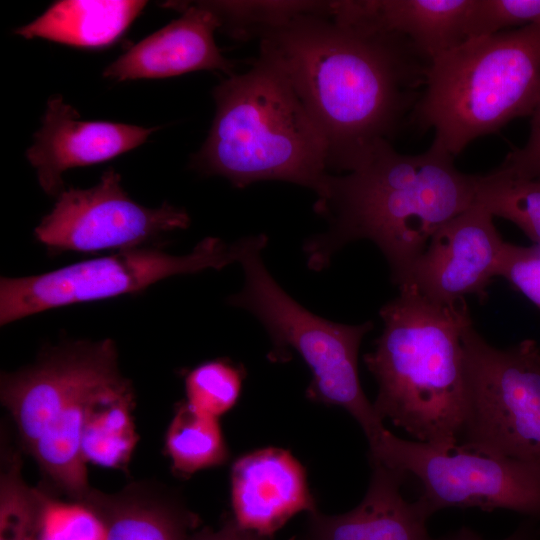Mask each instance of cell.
Returning a JSON list of instances; mask_svg holds the SVG:
<instances>
[{
    "mask_svg": "<svg viewBox=\"0 0 540 540\" xmlns=\"http://www.w3.org/2000/svg\"><path fill=\"white\" fill-rule=\"evenodd\" d=\"M331 5L266 32L260 54L321 130L329 169L348 172L410 124L431 61L405 36L333 14Z\"/></svg>",
    "mask_w": 540,
    "mask_h": 540,
    "instance_id": "6da1fadb",
    "label": "cell"
},
{
    "mask_svg": "<svg viewBox=\"0 0 540 540\" xmlns=\"http://www.w3.org/2000/svg\"><path fill=\"white\" fill-rule=\"evenodd\" d=\"M454 158L434 142L407 155L383 141L352 170L329 174L314 204L328 229L305 241L308 267L321 271L343 246L365 239L404 286L432 236L475 200V175L459 171Z\"/></svg>",
    "mask_w": 540,
    "mask_h": 540,
    "instance_id": "7a4b0ae2",
    "label": "cell"
},
{
    "mask_svg": "<svg viewBox=\"0 0 540 540\" xmlns=\"http://www.w3.org/2000/svg\"><path fill=\"white\" fill-rule=\"evenodd\" d=\"M379 313L382 333L364 355L378 384L377 415L418 442L454 449L467 414L462 336L472 320L466 302L439 304L404 286Z\"/></svg>",
    "mask_w": 540,
    "mask_h": 540,
    "instance_id": "3957f363",
    "label": "cell"
},
{
    "mask_svg": "<svg viewBox=\"0 0 540 540\" xmlns=\"http://www.w3.org/2000/svg\"><path fill=\"white\" fill-rule=\"evenodd\" d=\"M216 113L192 164L237 188L285 181L319 194L329 176L321 130L280 68L259 54L213 90Z\"/></svg>",
    "mask_w": 540,
    "mask_h": 540,
    "instance_id": "277c9868",
    "label": "cell"
},
{
    "mask_svg": "<svg viewBox=\"0 0 540 540\" xmlns=\"http://www.w3.org/2000/svg\"><path fill=\"white\" fill-rule=\"evenodd\" d=\"M540 99V25L469 38L430 62L410 124L457 156L470 142L531 116Z\"/></svg>",
    "mask_w": 540,
    "mask_h": 540,
    "instance_id": "5b68a950",
    "label": "cell"
},
{
    "mask_svg": "<svg viewBox=\"0 0 540 540\" xmlns=\"http://www.w3.org/2000/svg\"><path fill=\"white\" fill-rule=\"evenodd\" d=\"M267 243L265 234H257L231 244L244 283L240 291L228 297V304L259 320L273 345L271 358L285 359L289 349L301 356L312 373L306 390L310 400L342 407L366 437L376 435L383 421L364 394L358 372L359 347L373 323H336L299 304L266 268L262 253Z\"/></svg>",
    "mask_w": 540,
    "mask_h": 540,
    "instance_id": "8992f818",
    "label": "cell"
},
{
    "mask_svg": "<svg viewBox=\"0 0 540 540\" xmlns=\"http://www.w3.org/2000/svg\"><path fill=\"white\" fill-rule=\"evenodd\" d=\"M114 343L78 342L55 350L27 370L6 374L1 400L43 469L68 492L86 491L80 448L85 407L92 393L118 373Z\"/></svg>",
    "mask_w": 540,
    "mask_h": 540,
    "instance_id": "52a82bcc",
    "label": "cell"
},
{
    "mask_svg": "<svg viewBox=\"0 0 540 540\" xmlns=\"http://www.w3.org/2000/svg\"><path fill=\"white\" fill-rule=\"evenodd\" d=\"M462 343L467 414L459 445L540 466V347L531 339L494 347L472 323Z\"/></svg>",
    "mask_w": 540,
    "mask_h": 540,
    "instance_id": "ba28073f",
    "label": "cell"
},
{
    "mask_svg": "<svg viewBox=\"0 0 540 540\" xmlns=\"http://www.w3.org/2000/svg\"><path fill=\"white\" fill-rule=\"evenodd\" d=\"M234 262L231 244L206 237L181 256L139 247L39 275L2 277L0 324L71 304L137 293L172 276L221 270Z\"/></svg>",
    "mask_w": 540,
    "mask_h": 540,
    "instance_id": "9c48e42d",
    "label": "cell"
},
{
    "mask_svg": "<svg viewBox=\"0 0 540 540\" xmlns=\"http://www.w3.org/2000/svg\"><path fill=\"white\" fill-rule=\"evenodd\" d=\"M371 462L414 476L431 514L447 507L507 509L540 521V466L496 458L460 445L439 450L388 433Z\"/></svg>",
    "mask_w": 540,
    "mask_h": 540,
    "instance_id": "30bf717a",
    "label": "cell"
},
{
    "mask_svg": "<svg viewBox=\"0 0 540 540\" xmlns=\"http://www.w3.org/2000/svg\"><path fill=\"white\" fill-rule=\"evenodd\" d=\"M189 224L188 213L179 207L148 208L132 200L120 175L109 168L91 188L64 190L35 228V237L57 251H123Z\"/></svg>",
    "mask_w": 540,
    "mask_h": 540,
    "instance_id": "8fae6325",
    "label": "cell"
},
{
    "mask_svg": "<svg viewBox=\"0 0 540 540\" xmlns=\"http://www.w3.org/2000/svg\"><path fill=\"white\" fill-rule=\"evenodd\" d=\"M493 218L474 201L449 220L432 236L404 286L439 304H456L468 295L485 300L506 242Z\"/></svg>",
    "mask_w": 540,
    "mask_h": 540,
    "instance_id": "7c38bea8",
    "label": "cell"
},
{
    "mask_svg": "<svg viewBox=\"0 0 540 540\" xmlns=\"http://www.w3.org/2000/svg\"><path fill=\"white\" fill-rule=\"evenodd\" d=\"M108 121L81 120L60 95L47 103L41 128L26 157L35 168L41 188L51 196L63 191V173L74 167L95 165L141 144L157 130Z\"/></svg>",
    "mask_w": 540,
    "mask_h": 540,
    "instance_id": "4fadbf2b",
    "label": "cell"
},
{
    "mask_svg": "<svg viewBox=\"0 0 540 540\" xmlns=\"http://www.w3.org/2000/svg\"><path fill=\"white\" fill-rule=\"evenodd\" d=\"M181 16L147 36L107 66L103 76L116 81L160 79L199 70L233 75L234 65L218 48L216 15L201 1L166 2Z\"/></svg>",
    "mask_w": 540,
    "mask_h": 540,
    "instance_id": "5bb4252c",
    "label": "cell"
},
{
    "mask_svg": "<svg viewBox=\"0 0 540 540\" xmlns=\"http://www.w3.org/2000/svg\"><path fill=\"white\" fill-rule=\"evenodd\" d=\"M231 505L239 527L268 538L297 513L316 511L303 466L290 452L275 447L234 462Z\"/></svg>",
    "mask_w": 540,
    "mask_h": 540,
    "instance_id": "9a60e30c",
    "label": "cell"
},
{
    "mask_svg": "<svg viewBox=\"0 0 540 540\" xmlns=\"http://www.w3.org/2000/svg\"><path fill=\"white\" fill-rule=\"evenodd\" d=\"M373 472L360 504L349 512L310 513V540H434L426 522L432 515L418 498L408 502L400 492L406 476L381 463Z\"/></svg>",
    "mask_w": 540,
    "mask_h": 540,
    "instance_id": "2e32d148",
    "label": "cell"
},
{
    "mask_svg": "<svg viewBox=\"0 0 540 540\" xmlns=\"http://www.w3.org/2000/svg\"><path fill=\"white\" fill-rule=\"evenodd\" d=\"M472 0H346L335 11L375 29L405 36L432 61L467 39Z\"/></svg>",
    "mask_w": 540,
    "mask_h": 540,
    "instance_id": "e0dca14e",
    "label": "cell"
},
{
    "mask_svg": "<svg viewBox=\"0 0 540 540\" xmlns=\"http://www.w3.org/2000/svg\"><path fill=\"white\" fill-rule=\"evenodd\" d=\"M139 0H63L15 33L80 47L102 48L115 43L146 6Z\"/></svg>",
    "mask_w": 540,
    "mask_h": 540,
    "instance_id": "ac0fdd59",
    "label": "cell"
},
{
    "mask_svg": "<svg viewBox=\"0 0 540 540\" xmlns=\"http://www.w3.org/2000/svg\"><path fill=\"white\" fill-rule=\"evenodd\" d=\"M132 404L131 386L119 372L92 393L85 407L80 439L86 463L107 468L128 463L138 441Z\"/></svg>",
    "mask_w": 540,
    "mask_h": 540,
    "instance_id": "d6986e66",
    "label": "cell"
},
{
    "mask_svg": "<svg viewBox=\"0 0 540 540\" xmlns=\"http://www.w3.org/2000/svg\"><path fill=\"white\" fill-rule=\"evenodd\" d=\"M165 447L173 468L190 475L226 462L229 451L219 419L182 403L168 429Z\"/></svg>",
    "mask_w": 540,
    "mask_h": 540,
    "instance_id": "ffe728a7",
    "label": "cell"
},
{
    "mask_svg": "<svg viewBox=\"0 0 540 540\" xmlns=\"http://www.w3.org/2000/svg\"><path fill=\"white\" fill-rule=\"evenodd\" d=\"M474 201L540 244V180L521 178L499 167L486 175H475Z\"/></svg>",
    "mask_w": 540,
    "mask_h": 540,
    "instance_id": "44dd1931",
    "label": "cell"
},
{
    "mask_svg": "<svg viewBox=\"0 0 540 540\" xmlns=\"http://www.w3.org/2000/svg\"><path fill=\"white\" fill-rule=\"evenodd\" d=\"M220 28L237 39L261 38L303 14L325 9L328 1H201Z\"/></svg>",
    "mask_w": 540,
    "mask_h": 540,
    "instance_id": "7402d4cb",
    "label": "cell"
},
{
    "mask_svg": "<svg viewBox=\"0 0 540 540\" xmlns=\"http://www.w3.org/2000/svg\"><path fill=\"white\" fill-rule=\"evenodd\" d=\"M245 374L242 366L227 359L204 362L185 377V403L219 419L238 402Z\"/></svg>",
    "mask_w": 540,
    "mask_h": 540,
    "instance_id": "603a6c76",
    "label": "cell"
},
{
    "mask_svg": "<svg viewBox=\"0 0 540 540\" xmlns=\"http://www.w3.org/2000/svg\"><path fill=\"white\" fill-rule=\"evenodd\" d=\"M42 494L28 488L19 470L1 477L0 540H38Z\"/></svg>",
    "mask_w": 540,
    "mask_h": 540,
    "instance_id": "cb8c5ba5",
    "label": "cell"
},
{
    "mask_svg": "<svg viewBox=\"0 0 540 540\" xmlns=\"http://www.w3.org/2000/svg\"><path fill=\"white\" fill-rule=\"evenodd\" d=\"M528 25H540V0H472L466 35L478 38Z\"/></svg>",
    "mask_w": 540,
    "mask_h": 540,
    "instance_id": "d4e9b609",
    "label": "cell"
},
{
    "mask_svg": "<svg viewBox=\"0 0 540 540\" xmlns=\"http://www.w3.org/2000/svg\"><path fill=\"white\" fill-rule=\"evenodd\" d=\"M106 524L89 509L42 494L38 540H106Z\"/></svg>",
    "mask_w": 540,
    "mask_h": 540,
    "instance_id": "484cf974",
    "label": "cell"
},
{
    "mask_svg": "<svg viewBox=\"0 0 540 540\" xmlns=\"http://www.w3.org/2000/svg\"><path fill=\"white\" fill-rule=\"evenodd\" d=\"M106 524V540H184V527L170 513L131 507L116 513Z\"/></svg>",
    "mask_w": 540,
    "mask_h": 540,
    "instance_id": "4316f807",
    "label": "cell"
},
{
    "mask_svg": "<svg viewBox=\"0 0 540 540\" xmlns=\"http://www.w3.org/2000/svg\"><path fill=\"white\" fill-rule=\"evenodd\" d=\"M497 277L507 280L540 310V244L505 242Z\"/></svg>",
    "mask_w": 540,
    "mask_h": 540,
    "instance_id": "83f0119b",
    "label": "cell"
},
{
    "mask_svg": "<svg viewBox=\"0 0 540 540\" xmlns=\"http://www.w3.org/2000/svg\"><path fill=\"white\" fill-rule=\"evenodd\" d=\"M500 168L521 178L540 180V99L531 115L526 143L512 149Z\"/></svg>",
    "mask_w": 540,
    "mask_h": 540,
    "instance_id": "f1b7e54d",
    "label": "cell"
},
{
    "mask_svg": "<svg viewBox=\"0 0 540 540\" xmlns=\"http://www.w3.org/2000/svg\"><path fill=\"white\" fill-rule=\"evenodd\" d=\"M192 540H269V538L242 529L234 520H232L220 530H204L196 535Z\"/></svg>",
    "mask_w": 540,
    "mask_h": 540,
    "instance_id": "f546056e",
    "label": "cell"
},
{
    "mask_svg": "<svg viewBox=\"0 0 540 540\" xmlns=\"http://www.w3.org/2000/svg\"><path fill=\"white\" fill-rule=\"evenodd\" d=\"M540 535L538 529L533 522H527L520 526L513 534L502 540H537ZM434 540H484L473 530L463 527L458 531Z\"/></svg>",
    "mask_w": 540,
    "mask_h": 540,
    "instance_id": "4dcf8cb0",
    "label": "cell"
}]
</instances>
